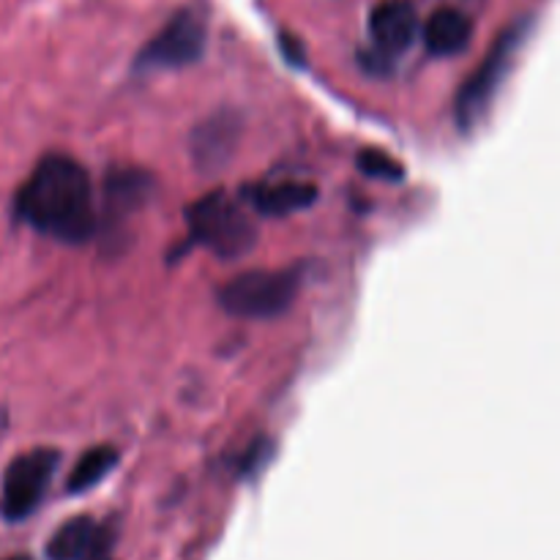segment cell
I'll return each instance as SVG.
<instances>
[{"instance_id":"cell-1","label":"cell","mask_w":560,"mask_h":560,"mask_svg":"<svg viewBox=\"0 0 560 560\" xmlns=\"http://www.w3.org/2000/svg\"><path fill=\"white\" fill-rule=\"evenodd\" d=\"M16 219L63 244H82L98 228L88 170L66 153H49L33 167L14 200Z\"/></svg>"},{"instance_id":"cell-14","label":"cell","mask_w":560,"mask_h":560,"mask_svg":"<svg viewBox=\"0 0 560 560\" xmlns=\"http://www.w3.org/2000/svg\"><path fill=\"white\" fill-rule=\"evenodd\" d=\"M355 164L364 175L377 180H402L405 167L394 156H388L386 151H377V148H364V151L355 156Z\"/></svg>"},{"instance_id":"cell-6","label":"cell","mask_w":560,"mask_h":560,"mask_svg":"<svg viewBox=\"0 0 560 560\" xmlns=\"http://www.w3.org/2000/svg\"><path fill=\"white\" fill-rule=\"evenodd\" d=\"M60 465L55 448H33L16 457L3 476V514L5 520H25L47 495L52 476Z\"/></svg>"},{"instance_id":"cell-2","label":"cell","mask_w":560,"mask_h":560,"mask_svg":"<svg viewBox=\"0 0 560 560\" xmlns=\"http://www.w3.org/2000/svg\"><path fill=\"white\" fill-rule=\"evenodd\" d=\"M530 33V20L514 22L509 31H503L501 36L495 38V44L490 47L487 58L481 60L479 69L468 77L463 88L457 93V107H454V115H457V124L463 131L476 129L481 124L487 113H490L492 102L501 93L503 82L512 74V66L517 60L520 49H523L525 38Z\"/></svg>"},{"instance_id":"cell-3","label":"cell","mask_w":560,"mask_h":560,"mask_svg":"<svg viewBox=\"0 0 560 560\" xmlns=\"http://www.w3.org/2000/svg\"><path fill=\"white\" fill-rule=\"evenodd\" d=\"M186 224L191 238L213 255L233 260L244 257L257 244V228L252 219L222 191H211L186 208Z\"/></svg>"},{"instance_id":"cell-10","label":"cell","mask_w":560,"mask_h":560,"mask_svg":"<svg viewBox=\"0 0 560 560\" xmlns=\"http://www.w3.org/2000/svg\"><path fill=\"white\" fill-rule=\"evenodd\" d=\"M104 556V530L91 517H71L47 541L49 560H93Z\"/></svg>"},{"instance_id":"cell-5","label":"cell","mask_w":560,"mask_h":560,"mask_svg":"<svg viewBox=\"0 0 560 560\" xmlns=\"http://www.w3.org/2000/svg\"><path fill=\"white\" fill-rule=\"evenodd\" d=\"M208 22L197 9H180L137 55V71H173L197 63L206 52Z\"/></svg>"},{"instance_id":"cell-16","label":"cell","mask_w":560,"mask_h":560,"mask_svg":"<svg viewBox=\"0 0 560 560\" xmlns=\"http://www.w3.org/2000/svg\"><path fill=\"white\" fill-rule=\"evenodd\" d=\"M93 560H109V558H107V556H96Z\"/></svg>"},{"instance_id":"cell-15","label":"cell","mask_w":560,"mask_h":560,"mask_svg":"<svg viewBox=\"0 0 560 560\" xmlns=\"http://www.w3.org/2000/svg\"><path fill=\"white\" fill-rule=\"evenodd\" d=\"M9 560H31L27 556H16V558H9Z\"/></svg>"},{"instance_id":"cell-13","label":"cell","mask_w":560,"mask_h":560,"mask_svg":"<svg viewBox=\"0 0 560 560\" xmlns=\"http://www.w3.org/2000/svg\"><path fill=\"white\" fill-rule=\"evenodd\" d=\"M151 186H148V175L137 173V170H126L118 173L107 186V206L113 213L129 211V208L142 206Z\"/></svg>"},{"instance_id":"cell-9","label":"cell","mask_w":560,"mask_h":560,"mask_svg":"<svg viewBox=\"0 0 560 560\" xmlns=\"http://www.w3.org/2000/svg\"><path fill=\"white\" fill-rule=\"evenodd\" d=\"M317 195H320L317 186L301 184V180H279V184L246 186L244 189L246 200L262 217H288V213L304 211V208L315 206Z\"/></svg>"},{"instance_id":"cell-7","label":"cell","mask_w":560,"mask_h":560,"mask_svg":"<svg viewBox=\"0 0 560 560\" xmlns=\"http://www.w3.org/2000/svg\"><path fill=\"white\" fill-rule=\"evenodd\" d=\"M370 33L375 42V52L392 60L394 55H402L416 42L419 16H416L413 5H408L405 0H388L372 11Z\"/></svg>"},{"instance_id":"cell-12","label":"cell","mask_w":560,"mask_h":560,"mask_svg":"<svg viewBox=\"0 0 560 560\" xmlns=\"http://www.w3.org/2000/svg\"><path fill=\"white\" fill-rule=\"evenodd\" d=\"M118 459L120 454L115 446H93L91 452L82 454L80 463L74 465V470L69 474V481H66V490H69L71 495L88 492L91 487H96L98 481H104L113 474Z\"/></svg>"},{"instance_id":"cell-4","label":"cell","mask_w":560,"mask_h":560,"mask_svg":"<svg viewBox=\"0 0 560 560\" xmlns=\"http://www.w3.org/2000/svg\"><path fill=\"white\" fill-rule=\"evenodd\" d=\"M299 271H246L228 282L219 293V304L235 317L271 320L293 306L299 295Z\"/></svg>"},{"instance_id":"cell-8","label":"cell","mask_w":560,"mask_h":560,"mask_svg":"<svg viewBox=\"0 0 560 560\" xmlns=\"http://www.w3.org/2000/svg\"><path fill=\"white\" fill-rule=\"evenodd\" d=\"M241 135V120L235 113H217L197 126L195 137H191V156L200 164L206 173H217L222 164L230 162L235 151V142Z\"/></svg>"},{"instance_id":"cell-11","label":"cell","mask_w":560,"mask_h":560,"mask_svg":"<svg viewBox=\"0 0 560 560\" xmlns=\"http://www.w3.org/2000/svg\"><path fill=\"white\" fill-rule=\"evenodd\" d=\"M470 36H474V25L457 9L435 11L424 25V44L438 58L459 55L470 44Z\"/></svg>"}]
</instances>
